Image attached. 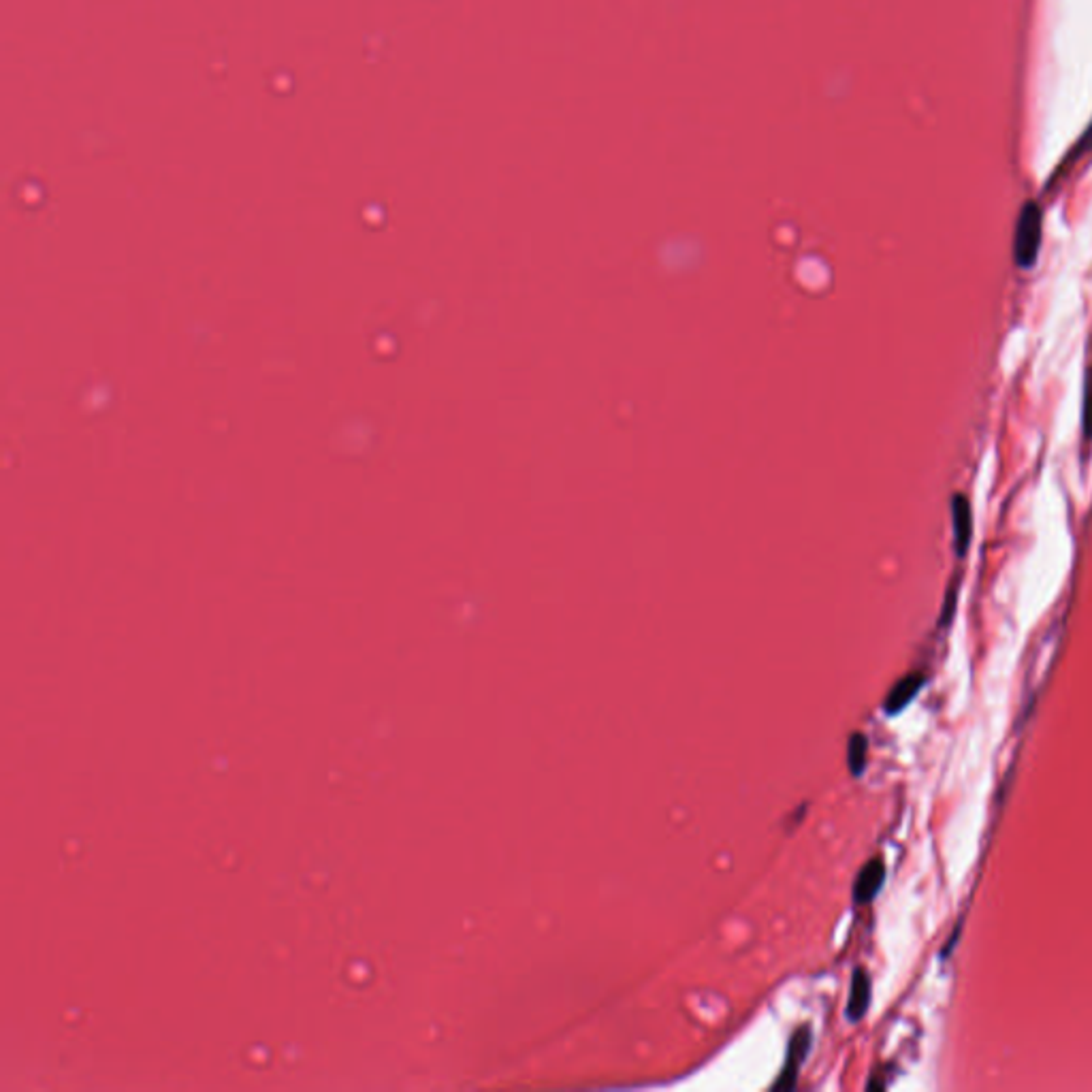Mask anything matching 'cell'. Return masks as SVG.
I'll list each match as a JSON object with an SVG mask.
<instances>
[{
  "label": "cell",
  "mask_w": 1092,
  "mask_h": 1092,
  "mask_svg": "<svg viewBox=\"0 0 1092 1092\" xmlns=\"http://www.w3.org/2000/svg\"><path fill=\"white\" fill-rule=\"evenodd\" d=\"M870 1005V977L865 968H855L850 1000H847V1018L852 1022H858L866 1015Z\"/></svg>",
  "instance_id": "5b68a950"
},
{
  "label": "cell",
  "mask_w": 1092,
  "mask_h": 1092,
  "mask_svg": "<svg viewBox=\"0 0 1092 1092\" xmlns=\"http://www.w3.org/2000/svg\"><path fill=\"white\" fill-rule=\"evenodd\" d=\"M885 880V866H883V860L880 858H873L868 860L865 866L860 868L858 877H855V883H853V900L858 905H866L870 903L877 896V892L881 890Z\"/></svg>",
  "instance_id": "3957f363"
},
{
  "label": "cell",
  "mask_w": 1092,
  "mask_h": 1092,
  "mask_svg": "<svg viewBox=\"0 0 1092 1092\" xmlns=\"http://www.w3.org/2000/svg\"><path fill=\"white\" fill-rule=\"evenodd\" d=\"M1041 248V210L1035 201H1028L1020 210L1018 225H1015L1013 238V256L1020 269H1030L1040 256Z\"/></svg>",
  "instance_id": "6da1fadb"
},
{
  "label": "cell",
  "mask_w": 1092,
  "mask_h": 1092,
  "mask_svg": "<svg viewBox=\"0 0 1092 1092\" xmlns=\"http://www.w3.org/2000/svg\"><path fill=\"white\" fill-rule=\"evenodd\" d=\"M922 685H924L922 675H909L905 678H900V681L892 687L888 696H885V702H883L885 713L896 715V713L903 711L909 702L915 698V693L922 690Z\"/></svg>",
  "instance_id": "8992f818"
},
{
  "label": "cell",
  "mask_w": 1092,
  "mask_h": 1092,
  "mask_svg": "<svg viewBox=\"0 0 1092 1092\" xmlns=\"http://www.w3.org/2000/svg\"><path fill=\"white\" fill-rule=\"evenodd\" d=\"M1082 148H1092V126H1090V131H1088V133H1086V135H1084V141H1082Z\"/></svg>",
  "instance_id": "9c48e42d"
},
{
  "label": "cell",
  "mask_w": 1092,
  "mask_h": 1092,
  "mask_svg": "<svg viewBox=\"0 0 1092 1092\" xmlns=\"http://www.w3.org/2000/svg\"><path fill=\"white\" fill-rule=\"evenodd\" d=\"M1084 435L1092 440V370L1086 378V393H1084Z\"/></svg>",
  "instance_id": "ba28073f"
},
{
  "label": "cell",
  "mask_w": 1092,
  "mask_h": 1092,
  "mask_svg": "<svg viewBox=\"0 0 1092 1092\" xmlns=\"http://www.w3.org/2000/svg\"><path fill=\"white\" fill-rule=\"evenodd\" d=\"M952 515H954V545L960 557L967 555V548L971 545L973 536V513L968 506V500L965 495H954L952 500Z\"/></svg>",
  "instance_id": "277c9868"
},
{
  "label": "cell",
  "mask_w": 1092,
  "mask_h": 1092,
  "mask_svg": "<svg viewBox=\"0 0 1092 1092\" xmlns=\"http://www.w3.org/2000/svg\"><path fill=\"white\" fill-rule=\"evenodd\" d=\"M808 1048H811V1030H808V1026H800L790 1040L788 1056H785V1065L781 1069V1075H779L777 1082L770 1088L773 1090H792L794 1086H796L798 1071L805 1063Z\"/></svg>",
  "instance_id": "7a4b0ae2"
},
{
  "label": "cell",
  "mask_w": 1092,
  "mask_h": 1092,
  "mask_svg": "<svg viewBox=\"0 0 1092 1092\" xmlns=\"http://www.w3.org/2000/svg\"><path fill=\"white\" fill-rule=\"evenodd\" d=\"M866 751H868L866 736L860 735V732H853L850 736V743H847V766H850L853 777H860L865 773Z\"/></svg>",
  "instance_id": "52a82bcc"
}]
</instances>
